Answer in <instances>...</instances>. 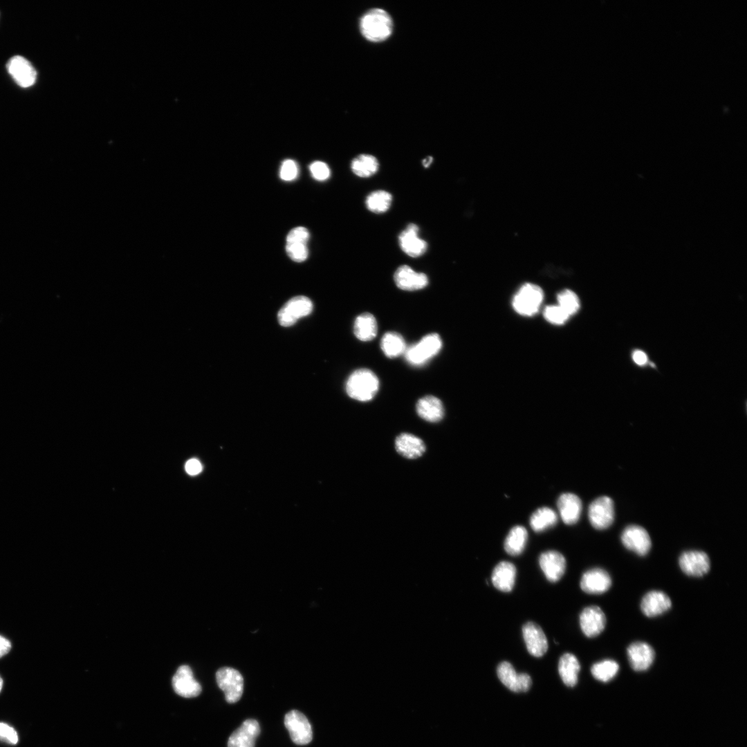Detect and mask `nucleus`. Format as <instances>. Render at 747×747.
Masks as SVG:
<instances>
[{
    "label": "nucleus",
    "mask_w": 747,
    "mask_h": 747,
    "mask_svg": "<svg viewBox=\"0 0 747 747\" xmlns=\"http://www.w3.org/2000/svg\"><path fill=\"white\" fill-rule=\"evenodd\" d=\"M539 564L546 579L551 582L559 581L566 569V559L556 551H546L540 554Z\"/></svg>",
    "instance_id": "17"
},
{
    "label": "nucleus",
    "mask_w": 747,
    "mask_h": 747,
    "mask_svg": "<svg viewBox=\"0 0 747 747\" xmlns=\"http://www.w3.org/2000/svg\"><path fill=\"white\" fill-rule=\"evenodd\" d=\"M621 541L625 548L641 556L646 555L652 546L649 533L638 525L627 526L621 534Z\"/></svg>",
    "instance_id": "10"
},
{
    "label": "nucleus",
    "mask_w": 747,
    "mask_h": 747,
    "mask_svg": "<svg viewBox=\"0 0 747 747\" xmlns=\"http://www.w3.org/2000/svg\"><path fill=\"white\" fill-rule=\"evenodd\" d=\"M632 359L634 362L639 366H643L647 362V356L646 353L641 350H635L632 353Z\"/></svg>",
    "instance_id": "43"
},
{
    "label": "nucleus",
    "mask_w": 747,
    "mask_h": 747,
    "mask_svg": "<svg viewBox=\"0 0 747 747\" xmlns=\"http://www.w3.org/2000/svg\"><path fill=\"white\" fill-rule=\"evenodd\" d=\"M432 161H433L432 156H427L426 158H425L423 160L422 163H423V165L425 167L427 168V167H430V165L432 164Z\"/></svg>",
    "instance_id": "45"
},
{
    "label": "nucleus",
    "mask_w": 747,
    "mask_h": 747,
    "mask_svg": "<svg viewBox=\"0 0 747 747\" xmlns=\"http://www.w3.org/2000/svg\"><path fill=\"white\" fill-rule=\"evenodd\" d=\"M442 347V341L437 333H430L424 336L418 342L405 349L404 353L406 360L412 365H424L430 358L436 356Z\"/></svg>",
    "instance_id": "3"
},
{
    "label": "nucleus",
    "mask_w": 747,
    "mask_h": 747,
    "mask_svg": "<svg viewBox=\"0 0 747 747\" xmlns=\"http://www.w3.org/2000/svg\"><path fill=\"white\" fill-rule=\"evenodd\" d=\"M172 686L175 692L185 698L196 697L201 692L200 683L194 679L190 666H180L172 678Z\"/></svg>",
    "instance_id": "11"
},
{
    "label": "nucleus",
    "mask_w": 747,
    "mask_h": 747,
    "mask_svg": "<svg viewBox=\"0 0 747 747\" xmlns=\"http://www.w3.org/2000/svg\"><path fill=\"white\" fill-rule=\"evenodd\" d=\"M557 519V515L553 509L542 507L531 515L530 525L534 531L542 532L555 526Z\"/></svg>",
    "instance_id": "31"
},
{
    "label": "nucleus",
    "mask_w": 747,
    "mask_h": 747,
    "mask_svg": "<svg viewBox=\"0 0 747 747\" xmlns=\"http://www.w3.org/2000/svg\"><path fill=\"white\" fill-rule=\"evenodd\" d=\"M394 279L399 288L408 291L424 288L429 282L425 273L416 272L407 265H402L396 269Z\"/></svg>",
    "instance_id": "20"
},
{
    "label": "nucleus",
    "mask_w": 747,
    "mask_h": 747,
    "mask_svg": "<svg viewBox=\"0 0 747 747\" xmlns=\"http://www.w3.org/2000/svg\"><path fill=\"white\" fill-rule=\"evenodd\" d=\"M311 176L318 181H324L331 176V170L328 165L322 161H315L309 166Z\"/></svg>",
    "instance_id": "39"
},
{
    "label": "nucleus",
    "mask_w": 747,
    "mask_h": 747,
    "mask_svg": "<svg viewBox=\"0 0 747 747\" xmlns=\"http://www.w3.org/2000/svg\"><path fill=\"white\" fill-rule=\"evenodd\" d=\"M544 293L542 288L534 284H525L515 295L513 299L514 310L519 315L531 316L540 309L543 301Z\"/></svg>",
    "instance_id": "4"
},
{
    "label": "nucleus",
    "mask_w": 747,
    "mask_h": 747,
    "mask_svg": "<svg viewBox=\"0 0 747 747\" xmlns=\"http://www.w3.org/2000/svg\"><path fill=\"white\" fill-rule=\"evenodd\" d=\"M216 680L219 688L224 692L227 702H237L243 692V678L236 669L223 667L216 673Z\"/></svg>",
    "instance_id": "5"
},
{
    "label": "nucleus",
    "mask_w": 747,
    "mask_h": 747,
    "mask_svg": "<svg viewBox=\"0 0 747 747\" xmlns=\"http://www.w3.org/2000/svg\"><path fill=\"white\" fill-rule=\"evenodd\" d=\"M6 66L10 75L21 87L27 88L35 84L37 72L30 62L24 57L19 55L12 57Z\"/></svg>",
    "instance_id": "14"
},
{
    "label": "nucleus",
    "mask_w": 747,
    "mask_h": 747,
    "mask_svg": "<svg viewBox=\"0 0 747 747\" xmlns=\"http://www.w3.org/2000/svg\"><path fill=\"white\" fill-rule=\"evenodd\" d=\"M672 601L670 597L661 591H651L643 598L640 609L647 617H655L670 609Z\"/></svg>",
    "instance_id": "22"
},
{
    "label": "nucleus",
    "mask_w": 747,
    "mask_h": 747,
    "mask_svg": "<svg viewBox=\"0 0 747 747\" xmlns=\"http://www.w3.org/2000/svg\"><path fill=\"white\" fill-rule=\"evenodd\" d=\"M416 409L421 418L432 423L440 421L444 415L442 402L438 398L430 395L420 398Z\"/></svg>",
    "instance_id": "26"
},
{
    "label": "nucleus",
    "mask_w": 747,
    "mask_h": 747,
    "mask_svg": "<svg viewBox=\"0 0 747 747\" xmlns=\"http://www.w3.org/2000/svg\"><path fill=\"white\" fill-rule=\"evenodd\" d=\"M580 625L584 634L589 638L599 635L606 625V616L596 605L585 607L580 614Z\"/></svg>",
    "instance_id": "16"
},
{
    "label": "nucleus",
    "mask_w": 747,
    "mask_h": 747,
    "mask_svg": "<svg viewBox=\"0 0 747 747\" xmlns=\"http://www.w3.org/2000/svg\"><path fill=\"white\" fill-rule=\"evenodd\" d=\"M0 740L10 744H16L18 741V735L12 727L0 722Z\"/></svg>",
    "instance_id": "41"
},
{
    "label": "nucleus",
    "mask_w": 747,
    "mask_h": 747,
    "mask_svg": "<svg viewBox=\"0 0 747 747\" xmlns=\"http://www.w3.org/2000/svg\"><path fill=\"white\" fill-rule=\"evenodd\" d=\"M618 670L619 665L615 661L604 660L594 663L591 672L596 679L607 682L616 675Z\"/></svg>",
    "instance_id": "34"
},
{
    "label": "nucleus",
    "mask_w": 747,
    "mask_h": 747,
    "mask_svg": "<svg viewBox=\"0 0 747 747\" xmlns=\"http://www.w3.org/2000/svg\"><path fill=\"white\" fill-rule=\"evenodd\" d=\"M379 163L373 155L362 154L355 157L351 163L353 173L358 177L368 178L378 170Z\"/></svg>",
    "instance_id": "30"
},
{
    "label": "nucleus",
    "mask_w": 747,
    "mask_h": 747,
    "mask_svg": "<svg viewBox=\"0 0 747 747\" xmlns=\"http://www.w3.org/2000/svg\"><path fill=\"white\" fill-rule=\"evenodd\" d=\"M284 725L288 730L291 740L297 745H306L313 739V731L306 717L297 710H293L286 714Z\"/></svg>",
    "instance_id": "6"
},
{
    "label": "nucleus",
    "mask_w": 747,
    "mask_h": 747,
    "mask_svg": "<svg viewBox=\"0 0 747 747\" xmlns=\"http://www.w3.org/2000/svg\"><path fill=\"white\" fill-rule=\"evenodd\" d=\"M522 635L530 654L535 657L544 656L548 649V641L542 629L533 622H528L522 627Z\"/></svg>",
    "instance_id": "15"
},
{
    "label": "nucleus",
    "mask_w": 747,
    "mask_h": 747,
    "mask_svg": "<svg viewBox=\"0 0 747 747\" xmlns=\"http://www.w3.org/2000/svg\"><path fill=\"white\" fill-rule=\"evenodd\" d=\"M380 347L386 356L396 358L406 349L403 338L398 333L387 332L382 338Z\"/></svg>",
    "instance_id": "32"
},
{
    "label": "nucleus",
    "mask_w": 747,
    "mask_h": 747,
    "mask_svg": "<svg viewBox=\"0 0 747 747\" xmlns=\"http://www.w3.org/2000/svg\"><path fill=\"white\" fill-rule=\"evenodd\" d=\"M614 501L607 496L594 499L588 509L589 522L593 527L598 530L609 527L614 522Z\"/></svg>",
    "instance_id": "7"
},
{
    "label": "nucleus",
    "mask_w": 747,
    "mask_h": 747,
    "mask_svg": "<svg viewBox=\"0 0 747 747\" xmlns=\"http://www.w3.org/2000/svg\"><path fill=\"white\" fill-rule=\"evenodd\" d=\"M10 649V642L6 638L0 636V658L8 653Z\"/></svg>",
    "instance_id": "44"
},
{
    "label": "nucleus",
    "mask_w": 747,
    "mask_h": 747,
    "mask_svg": "<svg viewBox=\"0 0 747 747\" xmlns=\"http://www.w3.org/2000/svg\"><path fill=\"white\" fill-rule=\"evenodd\" d=\"M497 674L500 681L515 692H527L532 685L531 678L528 674L517 673L511 663L507 661L498 665Z\"/></svg>",
    "instance_id": "9"
},
{
    "label": "nucleus",
    "mask_w": 747,
    "mask_h": 747,
    "mask_svg": "<svg viewBox=\"0 0 747 747\" xmlns=\"http://www.w3.org/2000/svg\"><path fill=\"white\" fill-rule=\"evenodd\" d=\"M313 310V303L305 296H297L288 300L279 311L278 322L283 326L293 325L299 319L308 315Z\"/></svg>",
    "instance_id": "8"
},
{
    "label": "nucleus",
    "mask_w": 747,
    "mask_h": 747,
    "mask_svg": "<svg viewBox=\"0 0 747 747\" xmlns=\"http://www.w3.org/2000/svg\"><path fill=\"white\" fill-rule=\"evenodd\" d=\"M544 316L548 322L557 325L563 324L570 317L557 304L546 306L544 311Z\"/></svg>",
    "instance_id": "36"
},
{
    "label": "nucleus",
    "mask_w": 747,
    "mask_h": 747,
    "mask_svg": "<svg viewBox=\"0 0 747 747\" xmlns=\"http://www.w3.org/2000/svg\"><path fill=\"white\" fill-rule=\"evenodd\" d=\"M557 305L569 316L574 315L580 308L578 297L569 289L564 290L557 295Z\"/></svg>",
    "instance_id": "35"
},
{
    "label": "nucleus",
    "mask_w": 747,
    "mask_h": 747,
    "mask_svg": "<svg viewBox=\"0 0 747 747\" xmlns=\"http://www.w3.org/2000/svg\"><path fill=\"white\" fill-rule=\"evenodd\" d=\"M310 238L308 230L304 227H296L293 228L287 234L286 243H306Z\"/></svg>",
    "instance_id": "40"
},
{
    "label": "nucleus",
    "mask_w": 747,
    "mask_h": 747,
    "mask_svg": "<svg viewBox=\"0 0 747 747\" xmlns=\"http://www.w3.org/2000/svg\"><path fill=\"white\" fill-rule=\"evenodd\" d=\"M419 228L415 223H409L398 236V243L401 250L408 256L416 258L425 253L427 243L419 235Z\"/></svg>",
    "instance_id": "13"
},
{
    "label": "nucleus",
    "mask_w": 747,
    "mask_h": 747,
    "mask_svg": "<svg viewBox=\"0 0 747 747\" xmlns=\"http://www.w3.org/2000/svg\"><path fill=\"white\" fill-rule=\"evenodd\" d=\"M286 251L288 256L297 262L305 261L308 255V250L306 243H286Z\"/></svg>",
    "instance_id": "37"
},
{
    "label": "nucleus",
    "mask_w": 747,
    "mask_h": 747,
    "mask_svg": "<svg viewBox=\"0 0 747 747\" xmlns=\"http://www.w3.org/2000/svg\"><path fill=\"white\" fill-rule=\"evenodd\" d=\"M611 585L609 574L600 568H593L585 571L580 580V587L585 593L600 594L609 590Z\"/></svg>",
    "instance_id": "18"
},
{
    "label": "nucleus",
    "mask_w": 747,
    "mask_h": 747,
    "mask_svg": "<svg viewBox=\"0 0 747 747\" xmlns=\"http://www.w3.org/2000/svg\"><path fill=\"white\" fill-rule=\"evenodd\" d=\"M557 505L560 516L566 524H574L579 520L582 501L578 496L571 492L563 493L559 497Z\"/></svg>",
    "instance_id": "23"
},
{
    "label": "nucleus",
    "mask_w": 747,
    "mask_h": 747,
    "mask_svg": "<svg viewBox=\"0 0 747 747\" xmlns=\"http://www.w3.org/2000/svg\"><path fill=\"white\" fill-rule=\"evenodd\" d=\"M259 733L260 726L258 721L248 719L230 735L228 747H255Z\"/></svg>",
    "instance_id": "19"
},
{
    "label": "nucleus",
    "mask_w": 747,
    "mask_h": 747,
    "mask_svg": "<svg viewBox=\"0 0 747 747\" xmlns=\"http://www.w3.org/2000/svg\"><path fill=\"white\" fill-rule=\"evenodd\" d=\"M580 670V663L573 654L565 653L560 658L558 672L566 686L573 687L577 684Z\"/></svg>",
    "instance_id": "27"
},
{
    "label": "nucleus",
    "mask_w": 747,
    "mask_h": 747,
    "mask_svg": "<svg viewBox=\"0 0 747 747\" xmlns=\"http://www.w3.org/2000/svg\"><path fill=\"white\" fill-rule=\"evenodd\" d=\"M185 470L190 475H196L202 470L200 461L196 459H192L185 463Z\"/></svg>",
    "instance_id": "42"
},
{
    "label": "nucleus",
    "mask_w": 747,
    "mask_h": 747,
    "mask_svg": "<svg viewBox=\"0 0 747 747\" xmlns=\"http://www.w3.org/2000/svg\"><path fill=\"white\" fill-rule=\"evenodd\" d=\"M2 686H3V680H2L1 677L0 676V692H1V689H2Z\"/></svg>",
    "instance_id": "46"
},
{
    "label": "nucleus",
    "mask_w": 747,
    "mask_h": 747,
    "mask_svg": "<svg viewBox=\"0 0 747 747\" xmlns=\"http://www.w3.org/2000/svg\"><path fill=\"white\" fill-rule=\"evenodd\" d=\"M627 652L630 665L635 671L647 670L652 665L655 656L652 646L640 641L630 644Z\"/></svg>",
    "instance_id": "21"
},
{
    "label": "nucleus",
    "mask_w": 747,
    "mask_h": 747,
    "mask_svg": "<svg viewBox=\"0 0 747 747\" xmlns=\"http://www.w3.org/2000/svg\"><path fill=\"white\" fill-rule=\"evenodd\" d=\"M353 329L358 339L364 342L370 341L377 334L376 318L369 313L360 314L355 320Z\"/></svg>",
    "instance_id": "29"
},
{
    "label": "nucleus",
    "mask_w": 747,
    "mask_h": 747,
    "mask_svg": "<svg viewBox=\"0 0 747 747\" xmlns=\"http://www.w3.org/2000/svg\"><path fill=\"white\" fill-rule=\"evenodd\" d=\"M298 166L295 160L286 159L284 160L279 168V177L284 181H292L298 176Z\"/></svg>",
    "instance_id": "38"
},
{
    "label": "nucleus",
    "mask_w": 747,
    "mask_h": 747,
    "mask_svg": "<svg viewBox=\"0 0 747 747\" xmlns=\"http://www.w3.org/2000/svg\"><path fill=\"white\" fill-rule=\"evenodd\" d=\"M679 564L685 574L693 577L706 575L710 567L708 555L701 551L683 552L679 559Z\"/></svg>",
    "instance_id": "12"
},
{
    "label": "nucleus",
    "mask_w": 747,
    "mask_h": 747,
    "mask_svg": "<svg viewBox=\"0 0 747 747\" xmlns=\"http://www.w3.org/2000/svg\"><path fill=\"white\" fill-rule=\"evenodd\" d=\"M395 448L403 456L414 459L425 452V445L419 437L409 433H402L395 440Z\"/></svg>",
    "instance_id": "24"
},
{
    "label": "nucleus",
    "mask_w": 747,
    "mask_h": 747,
    "mask_svg": "<svg viewBox=\"0 0 747 747\" xmlns=\"http://www.w3.org/2000/svg\"><path fill=\"white\" fill-rule=\"evenodd\" d=\"M379 388V380L369 369H360L353 371L346 383L347 394L352 398L366 402L371 400Z\"/></svg>",
    "instance_id": "2"
},
{
    "label": "nucleus",
    "mask_w": 747,
    "mask_h": 747,
    "mask_svg": "<svg viewBox=\"0 0 747 747\" xmlns=\"http://www.w3.org/2000/svg\"><path fill=\"white\" fill-rule=\"evenodd\" d=\"M516 567L507 561L498 563L492 573V582L494 587L502 592H510L515 582Z\"/></svg>",
    "instance_id": "25"
},
{
    "label": "nucleus",
    "mask_w": 747,
    "mask_h": 747,
    "mask_svg": "<svg viewBox=\"0 0 747 747\" xmlns=\"http://www.w3.org/2000/svg\"><path fill=\"white\" fill-rule=\"evenodd\" d=\"M392 195L385 190H376L371 192L366 198L367 208L376 214L387 212L391 205Z\"/></svg>",
    "instance_id": "33"
},
{
    "label": "nucleus",
    "mask_w": 747,
    "mask_h": 747,
    "mask_svg": "<svg viewBox=\"0 0 747 747\" xmlns=\"http://www.w3.org/2000/svg\"><path fill=\"white\" fill-rule=\"evenodd\" d=\"M528 540L526 529L519 525L513 527L504 540V549L510 555H520L524 550Z\"/></svg>",
    "instance_id": "28"
},
{
    "label": "nucleus",
    "mask_w": 747,
    "mask_h": 747,
    "mask_svg": "<svg viewBox=\"0 0 747 747\" xmlns=\"http://www.w3.org/2000/svg\"><path fill=\"white\" fill-rule=\"evenodd\" d=\"M359 28L361 35L367 41L380 43L391 35L394 21L388 12L382 8H374L368 10L362 15Z\"/></svg>",
    "instance_id": "1"
}]
</instances>
